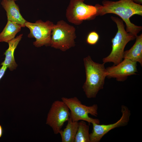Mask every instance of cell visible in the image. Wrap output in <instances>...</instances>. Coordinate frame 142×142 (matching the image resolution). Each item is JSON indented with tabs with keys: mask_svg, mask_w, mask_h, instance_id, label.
Wrapping results in <instances>:
<instances>
[{
	"mask_svg": "<svg viewBox=\"0 0 142 142\" xmlns=\"http://www.w3.org/2000/svg\"><path fill=\"white\" fill-rule=\"evenodd\" d=\"M133 1L134 3L138 4H140L142 3V0H131Z\"/></svg>",
	"mask_w": 142,
	"mask_h": 142,
	"instance_id": "19",
	"label": "cell"
},
{
	"mask_svg": "<svg viewBox=\"0 0 142 142\" xmlns=\"http://www.w3.org/2000/svg\"><path fill=\"white\" fill-rule=\"evenodd\" d=\"M99 39L98 34L95 31H92L88 34L87 38V43L91 45H94L98 42Z\"/></svg>",
	"mask_w": 142,
	"mask_h": 142,
	"instance_id": "17",
	"label": "cell"
},
{
	"mask_svg": "<svg viewBox=\"0 0 142 142\" xmlns=\"http://www.w3.org/2000/svg\"><path fill=\"white\" fill-rule=\"evenodd\" d=\"M98 15L113 13L119 16L126 26V31L136 37L142 30L141 26H136L131 23L130 18L134 15L142 16V6L136 4L131 0H119L116 1L104 0L102 5H96Z\"/></svg>",
	"mask_w": 142,
	"mask_h": 142,
	"instance_id": "1",
	"label": "cell"
},
{
	"mask_svg": "<svg viewBox=\"0 0 142 142\" xmlns=\"http://www.w3.org/2000/svg\"><path fill=\"white\" fill-rule=\"evenodd\" d=\"M84 1V0H70L66 13L67 19L69 22L79 25L83 21L92 19L98 16L96 5L87 4Z\"/></svg>",
	"mask_w": 142,
	"mask_h": 142,
	"instance_id": "6",
	"label": "cell"
},
{
	"mask_svg": "<svg viewBox=\"0 0 142 142\" xmlns=\"http://www.w3.org/2000/svg\"><path fill=\"white\" fill-rule=\"evenodd\" d=\"M89 126L84 121L78 123L77 131L74 142H90Z\"/></svg>",
	"mask_w": 142,
	"mask_h": 142,
	"instance_id": "16",
	"label": "cell"
},
{
	"mask_svg": "<svg viewBox=\"0 0 142 142\" xmlns=\"http://www.w3.org/2000/svg\"><path fill=\"white\" fill-rule=\"evenodd\" d=\"M62 100L67 105L70 110V117L74 121L81 120L87 121L89 124H100L99 119H94L89 116V114L97 116L98 115V106L94 104L87 106L82 104L77 98L74 97L68 98H61Z\"/></svg>",
	"mask_w": 142,
	"mask_h": 142,
	"instance_id": "5",
	"label": "cell"
},
{
	"mask_svg": "<svg viewBox=\"0 0 142 142\" xmlns=\"http://www.w3.org/2000/svg\"><path fill=\"white\" fill-rule=\"evenodd\" d=\"M121 111L122 115L120 118L113 124L105 125L92 123L93 129L90 134V142H99L102 138L111 130L126 125L129 120L130 111L126 106L122 105Z\"/></svg>",
	"mask_w": 142,
	"mask_h": 142,
	"instance_id": "9",
	"label": "cell"
},
{
	"mask_svg": "<svg viewBox=\"0 0 142 142\" xmlns=\"http://www.w3.org/2000/svg\"><path fill=\"white\" fill-rule=\"evenodd\" d=\"M7 68L6 66L2 65L0 68V80L4 75Z\"/></svg>",
	"mask_w": 142,
	"mask_h": 142,
	"instance_id": "18",
	"label": "cell"
},
{
	"mask_svg": "<svg viewBox=\"0 0 142 142\" xmlns=\"http://www.w3.org/2000/svg\"><path fill=\"white\" fill-rule=\"evenodd\" d=\"M3 129L1 126L0 125V138H1L2 135Z\"/></svg>",
	"mask_w": 142,
	"mask_h": 142,
	"instance_id": "20",
	"label": "cell"
},
{
	"mask_svg": "<svg viewBox=\"0 0 142 142\" xmlns=\"http://www.w3.org/2000/svg\"><path fill=\"white\" fill-rule=\"evenodd\" d=\"M14 0H2L1 4L7 13L8 20L24 27L26 21L21 15L18 6Z\"/></svg>",
	"mask_w": 142,
	"mask_h": 142,
	"instance_id": "11",
	"label": "cell"
},
{
	"mask_svg": "<svg viewBox=\"0 0 142 142\" xmlns=\"http://www.w3.org/2000/svg\"><path fill=\"white\" fill-rule=\"evenodd\" d=\"M66 127L59 133L61 136L62 142H74L77 131L78 121H74L70 117L67 121Z\"/></svg>",
	"mask_w": 142,
	"mask_h": 142,
	"instance_id": "15",
	"label": "cell"
},
{
	"mask_svg": "<svg viewBox=\"0 0 142 142\" xmlns=\"http://www.w3.org/2000/svg\"><path fill=\"white\" fill-rule=\"evenodd\" d=\"M24 27L21 24L8 20L6 26L0 33V42L8 43L14 38L22 27Z\"/></svg>",
	"mask_w": 142,
	"mask_h": 142,
	"instance_id": "14",
	"label": "cell"
},
{
	"mask_svg": "<svg viewBox=\"0 0 142 142\" xmlns=\"http://www.w3.org/2000/svg\"><path fill=\"white\" fill-rule=\"evenodd\" d=\"M76 37L75 27L63 20L59 21L52 28L50 46L65 51L75 45Z\"/></svg>",
	"mask_w": 142,
	"mask_h": 142,
	"instance_id": "4",
	"label": "cell"
},
{
	"mask_svg": "<svg viewBox=\"0 0 142 142\" xmlns=\"http://www.w3.org/2000/svg\"><path fill=\"white\" fill-rule=\"evenodd\" d=\"M69 109L62 100H56L52 103L48 113L46 124L52 128L54 133H59L64 123L70 117Z\"/></svg>",
	"mask_w": 142,
	"mask_h": 142,
	"instance_id": "8",
	"label": "cell"
},
{
	"mask_svg": "<svg viewBox=\"0 0 142 142\" xmlns=\"http://www.w3.org/2000/svg\"><path fill=\"white\" fill-rule=\"evenodd\" d=\"M54 25L49 21L44 22L41 20H38L35 23L26 21L24 24L30 30L28 37L36 39L33 44L37 47L50 46L51 33Z\"/></svg>",
	"mask_w": 142,
	"mask_h": 142,
	"instance_id": "7",
	"label": "cell"
},
{
	"mask_svg": "<svg viewBox=\"0 0 142 142\" xmlns=\"http://www.w3.org/2000/svg\"><path fill=\"white\" fill-rule=\"evenodd\" d=\"M14 1H17V0H14Z\"/></svg>",
	"mask_w": 142,
	"mask_h": 142,
	"instance_id": "21",
	"label": "cell"
},
{
	"mask_svg": "<svg viewBox=\"0 0 142 142\" xmlns=\"http://www.w3.org/2000/svg\"><path fill=\"white\" fill-rule=\"evenodd\" d=\"M111 19L116 24L118 31L111 39L112 49L109 55L103 59V63L112 62L114 65L120 63L122 60L124 49L129 41L134 40L136 37L127 32L125 28L123 21L116 17L111 16Z\"/></svg>",
	"mask_w": 142,
	"mask_h": 142,
	"instance_id": "3",
	"label": "cell"
},
{
	"mask_svg": "<svg viewBox=\"0 0 142 142\" xmlns=\"http://www.w3.org/2000/svg\"><path fill=\"white\" fill-rule=\"evenodd\" d=\"M135 43L129 50L124 52L123 58L139 62L142 65V34L137 36Z\"/></svg>",
	"mask_w": 142,
	"mask_h": 142,
	"instance_id": "13",
	"label": "cell"
},
{
	"mask_svg": "<svg viewBox=\"0 0 142 142\" xmlns=\"http://www.w3.org/2000/svg\"><path fill=\"white\" fill-rule=\"evenodd\" d=\"M137 66L136 62L124 59L118 64L106 68V77L115 78L118 81H124L128 76L136 74Z\"/></svg>",
	"mask_w": 142,
	"mask_h": 142,
	"instance_id": "10",
	"label": "cell"
},
{
	"mask_svg": "<svg viewBox=\"0 0 142 142\" xmlns=\"http://www.w3.org/2000/svg\"><path fill=\"white\" fill-rule=\"evenodd\" d=\"M86 76L83 89L88 98H95L99 91L103 88L106 76L105 63L94 62L90 56L83 59Z\"/></svg>",
	"mask_w": 142,
	"mask_h": 142,
	"instance_id": "2",
	"label": "cell"
},
{
	"mask_svg": "<svg viewBox=\"0 0 142 142\" xmlns=\"http://www.w3.org/2000/svg\"><path fill=\"white\" fill-rule=\"evenodd\" d=\"M22 36V34H20L9 41L8 43L9 44V47L4 53L5 55V57L1 65L6 66L11 71L16 69L18 66L14 59V53Z\"/></svg>",
	"mask_w": 142,
	"mask_h": 142,
	"instance_id": "12",
	"label": "cell"
}]
</instances>
